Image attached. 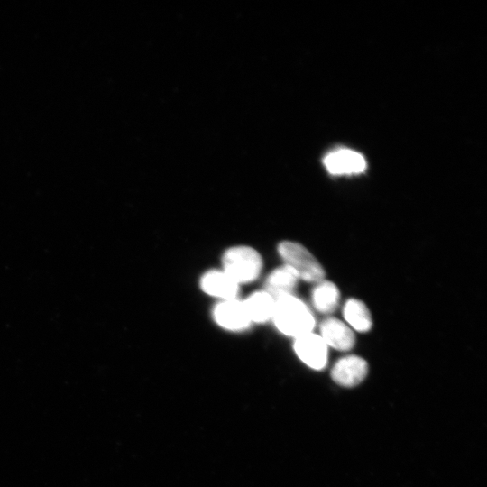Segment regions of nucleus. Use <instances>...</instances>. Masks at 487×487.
<instances>
[{
  "label": "nucleus",
  "instance_id": "nucleus-7",
  "mask_svg": "<svg viewBox=\"0 0 487 487\" xmlns=\"http://www.w3.org/2000/svg\"><path fill=\"white\" fill-rule=\"evenodd\" d=\"M324 164L334 175L357 174L366 168L363 156L348 149H340L328 153L324 159Z\"/></svg>",
  "mask_w": 487,
  "mask_h": 487
},
{
  "label": "nucleus",
  "instance_id": "nucleus-5",
  "mask_svg": "<svg viewBox=\"0 0 487 487\" xmlns=\"http://www.w3.org/2000/svg\"><path fill=\"white\" fill-rule=\"evenodd\" d=\"M368 372L366 361L356 355L340 358L333 366V381L344 387H354L362 382Z\"/></svg>",
  "mask_w": 487,
  "mask_h": 487
},
{
  "label": "nucleus",
  "instance_id": "nucleus-1",
  "mask_svg": "<svg viewBox=\"0 0 487 487\" xmlns=\"http://www.w3.org/2000/svg\"><path fill=\"white\" fill-rule=\"evenodd\" d=\"M271 319L282 334L294 339L312 332L315 318L308 307L293 294L275 299Z\"/></svg>",
  "mask_w": 487,
  "mask_h": 487
},
{
  "label": "nucleus",
  "instance_id": "nucleus-11",
  "mask_svg": "<svg viewBox=\"0 0 487 487\" xmlns=\"http://www.w3.org/2000/svg\"><path fill=\"white\" fill-rule=\"evenodd\" d=\"M299 280L296 272L284 264L275 269L268 276L266 291L275 299L283 295L292 294Z\"/></svg>",
  "mask_w": 487,
  "mask_h": 487
},
{
  "label": "nucleus",
  "instance_id": "nucleus-9",
  "mask_svg": "<svg viewBox=\"0 0 487 487\" xmlns=\"http://www.w3.org/2000/svg\"><path fill=\"white\" fill-rule=\"evenodd\" d=\"M200 287L207 295L227 300L235 299L239 284L224 271H210L202 276Z\"/></svg>",
  "mask_w": 487,
  "mask_h": 487
},
{
  "label": "nucleus",
  "instance_id": "nucleus-3",
  "mask_svg": "<svg viewBox=\"0 0 487 487\" xmlns=\"http://www.w3.org/2000/svg\"><path fill=\"white\" fill-rule=\"evenodd\" d=\"M223 271L238 284L255 280L262 270L259 253L249 246L229 248L222 258Z\"/></svg>",
  "mask_w": 487,
  "mask_h": 487
},
{
  "label": "nucleus",
  "instance_id": "nucleus-12",
  "mask_svg": "<svg viewBox=\"0 0 487 487\" xmlns=\"http://www.w3.org/2000/svg\"><path fill=\"white\" fill-rule=\"evenodd\" d=\"M340 292L336 285L329 280H321L312 291V303L321 313H331L338 306Z\"/></svg>",
  "mask_w": 487,
  "mask_h": 487
},
{
  "label": "nucleus",
  "instance_id": "nucleus-6",
  "mask_svg": "<svg viewBox=\"0 0 487 487\" xmlns=\"http://www.w3.org/2000/svg\"><path fill=\"white\" fill-rule=\"evenodd\" d=\"M213 316L218 326L230 331L243 330L251 324L244 302L235 299L222 300L215 307Z\"/></svg>",
  "mask_w": 487,
  "mask_h": 487
},
{
  "label": "nucleus",
  "instance_id": "nucleus-4",
  "mask_svg": "<svg viewBox=\"0 0 487 487\" xmlns=\"http://www.w3.org/2000/svg\"><path fill=\"white\" fill-rule=\"evenodd\" d=\"M293 348L298 357L310 368L321 370L326 366L328 346L319 335L310 332L295 338Z\"/></svg>",
  "mask_w": 487,
  "mask_h": 487
},
{
  "label": "nucleus",
  "instance_id": "nucleus-8",
  "mask_svg": "<svg viewBox=\"0 0 487 487\" xmlns=\"http://www.w3.org/2000/svg\"><path fill=\"white\" fill-rule=\"evenodd\" d=\"M327 346L339 351L352 349L355 343L353 330L335 317H327L320 325V335Z\"/></svg>",
  "mask_w": 487,
  "mask_h": 487
},
{
  "label": "nucleus",
  "instance_id": "nucleus-2",
  "mask_svg": "<svg viewBox=\"0 0 487 487\" xmlns=\"http://www.w3.org/2000/svg\"><path fill=\"white\" fill-rule=\"evenodd\" d=\"M278 251L285 265L293 270L299 279L316 283L324 280L325 271L322 265L302 244L283 241L279 244Z\"/></svg>",
  "mask_w": 487,
  "mask_h": 487
},
{
  "label": "nucleus",
  "instance_id": "nucleus-10",
  "mask_svg": "<svg viewBox=\"0 0 487 487\" xmlns=\"http://www.w3.org/2000/svg\"><path fill=\"white\" fill-rule=\"evenodd\" d=\"M243 302L251 322L263 323L271 319L275 298L266 290L254 292Z\"/></svg>",
  "mask_w": 487,
  "mask_h": 487
},
{
  "label": "nucleus",
  "instance_id": "nucleus-13",
  "mask_svg": "<svg viewBox=\"0 0 487 487\" xmlns=\"http://www.w3.org/2000/svg\"><path fill=\"white\" fill-rule=\"evenodd\" d=\"M343 314L347 326L356 331L367 332L372 326L368 308L359 299H348L344 306Z\"/></svg>",
  "mask_w": 487,
  "mask_h": 487
}]
</instances>
